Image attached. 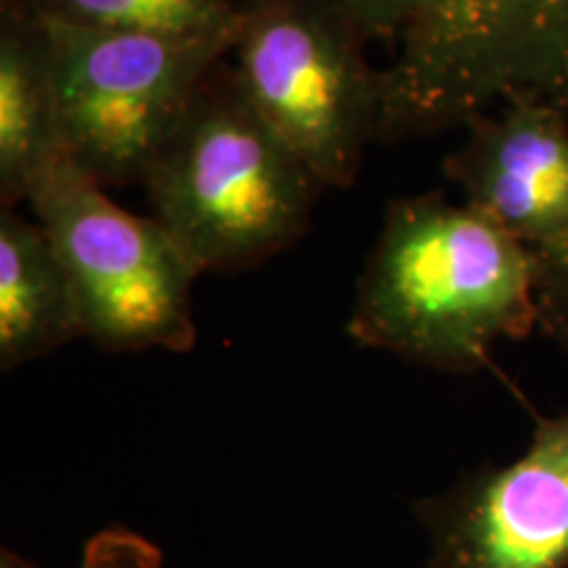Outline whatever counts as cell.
<instances>
[{"instance_id": "277c9868", "label": "cell", "mask_w": 568, "mask_h": 568, "mask_svg": "<svg viewBox=\"0 0 568 568\" xmlns=\"http://www.w3.org/2000/svg\"><path fill=\"white\" fill-rule=\"evenodd\" d=\"M372 45L332 0H243L230 48L245 95L322 187H351L382 111Z\"/></svg>"}, {"instance_id": "6da1fadb", "label": "cell", "mask_w": 568, "mask_h": 568, "mask_svg": "<svg viewBox=\"0 0 568 568\" xmlns=\"http://www.w3.org/2000/svg\"><path fill=\"white\" fill-rule=\"evenodd\" d=\"M535 329L537 251L439 190L387 203L355 284L351 339L435 372L477 374L497 343Z\"/></svg>"}, {"instance_id": "7a4b0ae2", "label": "cell", "mask_w": 568, "mask_h": 568, "mask_svg": "<svg viewBox=\"0 0 568 568\" xmlns=\"http://www.w3.org/2000/svg\"><path fill=\"white\" fill-rule=\"evenodd\" d=\"M142 187L201 274L245 272L287 251L324 190L251 103L230 59L209 71Z\"/></svg>"}, {"instance_id": "9c48e42d", "label": "cell", "mask_w": 568, "mask_h": 568, "mask_svg": "<svg viewBox=\"0 0 568 568\" xmlns=\"http://www.w3.org/2000/svg\"><path fill=\"white\" fill-rule=\"evenodd\" d=\"M63 159L59 80L45 21L0 0V209L30 201Z\"/></svg>"}, {"instance_id": "5bb4252c", "label": "cell", "mask_w": 568, "mask_h": 568, "mask_svg": "<svg viewBox=\"0 0 568 568\" xmlns=\"http://www.w3.org/2000/svg\"><path fill=\"white\" fill-rule=\"evenodd\" d=\"M368 42H400L426 0H332Z\"/></svg>"}, {"instance_id": "3957f363", "label": "cell", "mask_w": 568, "mask_h": 568, "mask_svg": "<svg viewBox=\"0 0 568 568\" xmlns=\"http://www.w3.org/2000/svg\"><path fill=\"white\" fill-rule=\"evenodd\" d=\"M510 101L568 109V0H426L382 69L376 140L466 126Z\"/></svg>"}, {"instance_id": "8fae6325", "label": "cell", "mask_w": 568, "mask_h": 568, "mask_svg": "<svg viewBox=\"0 0 568 568\" xmlns=\"http://www.w3.org/2000/svg\"><path fill=\"white\" fill-rule=\"evenodd\" d=\"M40 17L71 24L155 34H234L243 0H17Z\"/></svg>"}, {"instance_id": "7c38bea8", "label": "cell", "mask_w": 568, "mask_h": 568, "mask_svg": "<svg viewBox=\"0 0 568 568\" xmlns=\"http://www.w3.org/2000/svg\"><path fill=\"white\" fill-rule=\"evenodd\" d=\"M537 311L539 332L568 355V232L537 251Z\"/></svg>"}, {"instance_id": "8992f818", "label": "cell", "mask_w": 568, "mask_h": 568, "mask_svg": "<svg viewBox=\"0 0 568 568\" xmlns=\"http://www.w3.org/2000/svg\"><path fill=\"white\" fill-rule=\"evenodd\" d=\"M40 19L59 80L63 159L103 187L142 184L234 40V34L182 38Z\"/></svg>"}, {"instance_id": "52a82bcc", "label": "cell", "mask_w": 568, "mask_h": 568, "mask_svg": "<svg viewBox=\"0 0 568 568\" xmlns=\"http://www.w3.org/2000/svg\"><path fill=\"white\" fill-rule=\"evenodd\" d=\"M429 568H568V414L539 418L527 450L416 500Z\"/></svg>"}, {"instance_id": "30bf717a", "label": "cell", "mask_w": 568, "mask_h": 568, "mask_svg": "<svg viewBox=\"0 0 568 568\" xmlns=\"http://www.w3.org/2000/svg\"><path fill=\"white\" fill-rule=\"evenodd\" d=\"M82 337L80 308L38 219L0 209V368L6 374Z\"/></svg>"}, {"instance_id": "4fadbf2b", "label": "cell", "mask_w": 568, "mask_h": 568, "mask_svg": "<svg viewBox=\"0 0 568 568\" xmlns=\"http://www.w3.org/2000/svg\"><path fill=\"white\" fill-rule=\"evenodd\" d=\"M80 568H163V552L126 527H109L88 539Z\"/></svg>"}, {"instance_id": "ba28073f", "label": "cell", "mask_w": 568, "mask_h": 568, "mask_svg": "<svg viewBox=\"0 0 568 568\" xmlns=\"http://www.w3.org/2000/svg\"><path fill=\"white\" fill-rule=\"evenodd\" d=\"M443 172L464 203L531 251L568 232V109L510 101L474 116Z\"/></svg>"}, {"instance_id": "5b68a950", "label": "cell", "mask_w": 568, "mask_h": 568, "mask_svg": "<svg viewBox=\"0 0 568 568\" xmlns=\"http://www.w3.org/2000/svg\"><path fill=\"white\" fill-rule=\"evenodd\" d=\"M27 203L67 268L82 337L103 353L193 351L201 268L159 219L124 211L67 159Z\"/></svg>"}, {"instance_id": "9a60e30c", "label": "cell", "mask_w": 568, "mask_h": 568, "mask_svg": "<svg viewBox=\"0 0 568 568\" xmlns=\"http://www.w3.org/2000/svg\"><path fill=\"white\" fill-rule=\"evenodd\" d=\"M0 568H38V566H34L32 560H27L24 556H19V552L3 548L0 550Z\"/></svg>"}]
</instances>
